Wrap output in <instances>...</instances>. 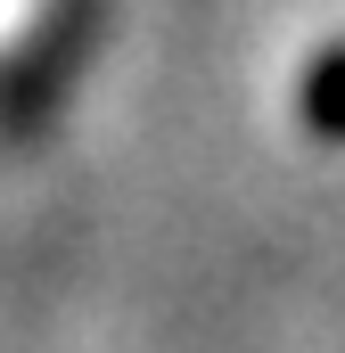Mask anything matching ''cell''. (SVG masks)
Segmentation results:
<instances>
[{"label": "cell", "mask_w": 345, "mask_h": 353, "mask_svg": "<svg viewBox=\"0 0 345 353\" xmlns=\"http://www.w3.org/2000/svg\"><path fill=\"white\" fill-rule=\"evenodd\" d=\"M304 115H313L321 132H345V50H329V58L313 66V83H304Z\"/></svg>", "instance_id": "6da1fadb"}]
</instances>
